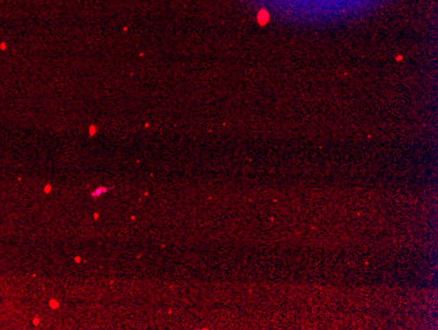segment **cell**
I'll return each instance as SVG.
<instances>
[{
	"label": "cell",
	"mask_w": 438,
	"mask_h": 330,
	"mask_svg": "<svg viewBox=\"0 0 438 330\" xmlns=\"http://www.w3.org/2000/svg\"><path fill=\"white\" fill-rule=\"evenodd\" d=\"M50 306L53 308H57V303L56 301H50Z\"/></svg>",
	"instance_id": "1"
}]
</instances>
